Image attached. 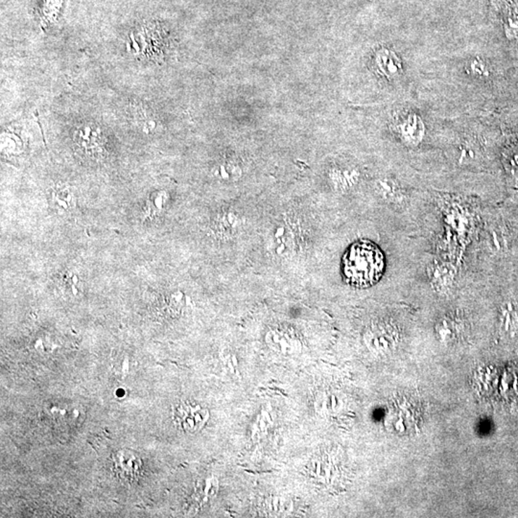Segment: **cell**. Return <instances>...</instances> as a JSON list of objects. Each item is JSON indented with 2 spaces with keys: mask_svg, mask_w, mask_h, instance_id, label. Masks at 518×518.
<instances>
[{
  "mask_svg": "<svg viewBox=\"0 0 518 518\" xmlns=\"http://www.w3.org/2000/svg\"><path fill=\"white\" fill-rule=\"evenodd\" d=\"M383 271V255L373 243H355L344 256L345 276L355 286L366 287L376 284Z\"/></svg>",
  "mask_w": 518,
  "mask_h": 518,
  "instance_id": "1",
  "label": "cell"
},
{
  "mask_svg": "<svg viewBox=\"0 0 518 518\" xmlns=\"http://www.w3.org/2000/svg\"><path fill=\"white\" fill-rule=\"evenodd\" d=\"M208 418V411L199 403L180 402L173 408V420L180 430L194 433L205 426Z\"/></svg>",
  "mask_w": 518,
  "mask_h": 518,
  "instance_id": "2",
  "label": "cell"
},
{
  "mask_svg": "<svg viewBox=\"0 0 518 518\" xmlns=\"http://www.w3.org/2000/svg\"><path fill=\"white\" fill-rule=\"evenodd\" d=\"M112 472L122 482H137L142 474V462L130 450H119L112 456Z\"/></svg>",
  "mask_w": 518,
  "mask_h": 518,
  "instance_id": "3",
  "label": "cell"
},
{
  "mask_svg": "<svg viewBox=\"0 0 518 518\" xmlns=\"http://www.w3.org/2000/svg\"><path fill=\"white\" fill-rule=\"evenodd\" d=\"M397 132L404 143L416 146L425 137V125L418 115L409 114L397 125Z\"/></svg>",
  "mask_w": 518,
  "mask_h": 518,
  "instance_id": "4",
  "label": "cell"
},
{
  "mask_svg": "<svg viewBox=\"0 0 518 518\" xmlns=\"http://www.w3.org/2000/svg\"><path fill=\"white\" fill-rule=\"evenodd\" d=\"M48 411L55 421L69 426L80 423L84 415L79 405L74 403H56L49 406Z\"/></svg>",
  "mask_w": 518,
  "mask_h": 518,
  "instance_id": "5",
  "label": "cell"
},
{
  "mask_svg": "<svg viewBox=\"0 0 518 518\" xmlns=\"http://www.w3.org/2000/svg\"><path fill=\"white\" fill-rule=\"evenodd\" d=\"M376 67L381 74L390 79L399 77L402 72V64L399 57L389 49H381L376 58Z\"/></svg>",
  "mask_w": 518,
  "mask_h": 518,
  "instance_id": "6",
  "label": "cell"
},
{
  "mask_svg": "<svg viewBox=\"0 0 518 518\" xmlns=\"http://www.w3.org/2000/svg\"><path fill=\"white\" fill-rule=\"evenodd\" d=\"M64 0H41L38 13L40 15L41 25H51L57 20Z\"/></svg>",
  "mask_w": 518,
  "mask_h": 518,
  "instance_id": "7",
  "label": "cell"
},
{
  "mask_svg": "<svg viewBox=\"0 0 518 518\" xmlns=\"http://www.w3.org/2000/svg\"><path fill=\"white\" fill-rule=\"evenodd\" d=\"M52 204L59 211H72L75 206L74 195L67 187H58L52 193Z\"/></svg>",
  "mask_w": 518,
  "mask_h": 518,
  "instance_id": "8",
  "label": "cell"
},
{
  "mask_svg": "<svg viewBox=\"0 0 518 518\" xmlns=\"http://www.w3.org/2000/svg\"><path fill=\"white\" fill-rule=\"evenodd\" d=\"M98 135L95 128L88 125V126L80 128L76 133V141L79 144L80 147L86 149V150H93L99 146L100 138Z\"/></svg>",
  "mask_w": 518,
  "mask_h": 518,
  "instance_id": "9",
  "label": "cell"
},
{
  "mask_svg": "<svg viewBox=\"0 0 518 518\" xmlns=\"http://www.w3.org/2000/svg\"><path fill=\"white\" fill-rule=\"evenodd\" d=\"M379 191L387 200L399 201L402 197L401 188L392 180H382L379 182Z\"/></svg>",
  "mask_w": 518,
  "mask_h": 518,
  "instance_id": "10",
  "label": "cell"
},
{
  "mask_svg": "<svg viewBox=\"0 0 518 518\" xmlns=\"http://www.w3.org/2000/svg\"><path fill=\"white\" fill-rule=\"evenodd\" d=\"M453 271H452L451 267L447 266L446 264L437 266L435 272H434L433 276H432L433 277V281L435 282L437 286L441 287H446L447 285L451 284L452 281H453Z\"/></svg>",
  "mask_w": 518,
  "mask_h": 518,
  "instance_id": "11",
  "label": "cell"
},
{
  "mask_svg": "<svg viewBox=\"0 0 518 518\" xmlns=\"http://www.w3.org/2000/svg\"><path fill=\"white\" fill-rule=\"evenodd\" d=\"M506 34L509 38L518 39V12H514L507 18Z\"/></svg>",
  "mask_w": 518,
  "mask_h": 518,
  "instance_id": "12",
  "label": "cell"
},
{
  "mask_svg": "<svg viewBox=\"0 0 518 518\" xmlns=\"http://www.w3.org/2000/svg\"><path fill=\"white\" fill-rule=\"evenodd\" d=\"M470 67V69H472V73H474L475 75L484 76L486 75V73H488V72H486V65H484V62L480 61V60H474V61H472Z\"/></svg>",
  "mask_w": 518,
  "mask_h": 518,
  "instance_id": "13",
  "label": "cell"
}]
</instances>
